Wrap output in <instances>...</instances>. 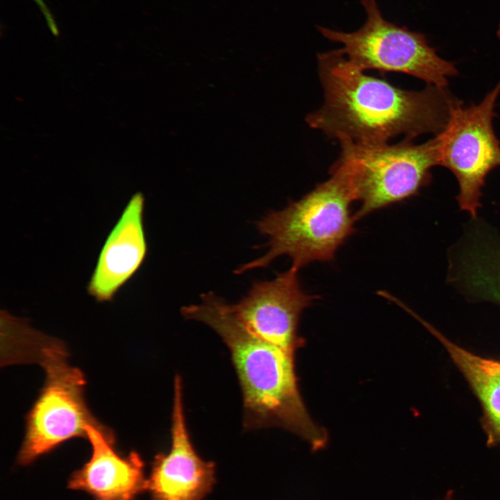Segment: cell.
<instances>
[{
    "instance_id": "8",
    "label": "cell",
    "mask_w": 500,
    "mask_h": 500,
    "mask_svg": "<svg viewBox=\"0 0 500 500\" xmlns=\"http://www.w3.org/2000/svg\"><path fill=\"white\" fill-rule=\"evenodd\" d=\"M298 271L291 267L271 281L253 283L238 302L224 301L227 312L248 331L294 355L302 344L297 335L301 315L317 298L302 289Z\"/></svg>"
},
{
    "instance_id": "1",
    "label": "cell",
    "mask_w": 500,
    "mask_h": 500,
    "mask_svg": "<svg viewBox=\"0 0 500 500\" xmlns=\"http://www.w3.org/2000/svg\"><path fill=\"white\" fill-rule=\"evenodd\" d=\"M323 105L306 122L330 138L360 144L388 143L438 134L456 101L446 88L428 85L415 91L365 74L338 49L318 56Z\"/></svg>"
},
{
    "instance_id": "2",
    "label": "cell",
    "mask_w": 500,
    "mask_h": 500,
    "mask_svg": "<svg viewBox=\"0 0 500 500\" xmlns=\"http://www.w3.org/2000/svg\"><path fill=\"white\" fill-rule=\"evenodd\" d=\"M201 299L199 304L183 306L181 312L210 327L228 348L242 394L244 428H282L306 440L313 451L324 448L328 433L312 419L301 398L294 355L248 331L214 293Z\"/></svg>"
},
{
    "instance_id": "6",
    "label": "cell",
    "mask_w": 500,
    "mask_h": 500,
    "mask_svg": "<svg viewBox=\"0 0 500 500\" xmlns=\"http://www.w3.org/2000/svg\"><path fill=\"white\" fill-rule=\"evenodd\" d=\"M364 24L347 33L317 26L327 40L342 45L338 51L360 69L408 74L428 85L445 88L458 74L453 62L440 57L426 36L387 21L375 0H361Z\"/></svg>"
},
{
    "instance_id": "3",
    "label": "cell",
    "mask_w": 500,
    "mask_h": 500,
    "mask_svg": "<svg viewBox=\"0 0 500 500\" xmlns=\"http://www.w3.org/2000/svg\"><path fill=\"white\" fill-rule=\"evenodd\" d=\"M331 177L317 184L283 210L272 211L256 223L267 237L268 251L262 257L235 269L240 274L265 267L281 256H288L299 269L314 261L333 260L338 248L355 231L351 204L355 200L345 169L337 161Z\"/></svg>"
},
{
    "instance_id": "15",
    "label": "cell",
    "mask_w": 500,
    "mask_h": 500,
    "mask_svg": "<svg viewBox=\"0 0 500 500\" xmlns=\"http://www.w3.org/2000/svg\"><path fill=\"white\" fill-rule=\"evenodd\" d=\"M442 500H454L453 491L452 490H448Z\"/></svg>"
},
{
    "instance_id": "9",
    "label": "cell",
    "mask_w": 500,
    "mask_h": 500,
    "mask_svg": "<svg viewBox=\"0 0 500 500\" xmlns=\"http://www.w3.org/2000/svg\"><path fill=\"white\" fill-rule=\"evenodd\" d=\"M147 480L151 500H203L215 483V463L203 460L192 444L178 374L174 379L170 449L155 456Z\"/></svg>"
},
{
    "instance_id": "10",
    "label": "cell",
    "mask_w": 500,
    "mask_h": 500,
    "mask_svg": "<svg viewBox=\"0 0 500 500\" xmlns=\"http://www.w3.org/2000/svg\"><path fill=\"white\" fill-rule=\"evenodd\" d=\"M86 433L91 456L72 474L69 488L84 491L94 500H133L147 490L144 462L137 453L120 456L114 448L113 433L101 424L89 425Z\"/></svg>"
},
{
    "instance_id": "14",
    "label": "cell",
    "mask_w": 500,
    "mask_h": 500,
    "mask_svg": "<svg viewBox=\"0 0 500 500\" xmlns=\"http://www.w3.org/2000/svg\"><path fill=\"white\" fill-rule=\"evenodd\" d=\"M33 1L38 6L40 11L44 16L47 24L48 26L49 27L52 33L57 35L58 33V28L56 24L55 20H54L53 16L51 15L49 10L48 9V8L45 5L44 2L43 1V0H33Z\"/></svg>"
},
{
    "instance_id": "12",
    "label": "cell",
    "mask_w": 500,
    "mask_h": 500,
    "mask_svg": "<svg viewBox=\"0 0 500 500\" xmlns=\"http://www.w3.org/2000/svg\"><path fill=\"white\" fill-rule=\"evenodd\" d=\"M472 219L450 251L447 279L469 300L500 306V239L488 224Z\"/></svg>"
},
{
    "instance_id": "4",
    "label": "cell",
    "mask_w": 500,
    "mask_h": 500,
    "mask_svg": "<svg viewBox=\"0 0 500 500\" xmlns=\"http://www.w3.org/2000/svg\"><path fill=\"white\" fill-rule=\"evenodd\" d=\"M21 360L37 361L45 372V383L26 419V434L18 456L28 465L64 442L86 438L89 425L100 424L84 399V375L67 361L60 342L31 331L20 351Z\"/></svg>"
},
{
    "instance_id": "5",
    "label": "cell",
    "mask_w": 500,
    "mask_h": 500,
    "mask_svg": "<svg viewBox=\"0 0 500 500\" xmlns=\"http://www.w3.org/2000/svg\"><path fill=\"white\" fill-rule=\"evenodd\" d=\"M340 143L337 161L347 171L355 200L360 202L356 221L418 194L431 183L432 167L438 165L435 138L419 144L408 138L392 144Z\"/></svg>"
},
{
    "instance_id": "16",
    "label": "cell",
    "mask_w": 500,
    "mask_h": 500,
    "mask_svg": "<svg viewBox=\"0 0 500 500\" xmlns=\"http://www.w3.org/2000/svg\"><path fill=\"white\" fill-rule=\"evenodd\" d=\"M497 35H498L499 38H500V23H499V27H498V30H497Z\"/></svg>"
},
{
    "instance_id": "11",
    "label": "cell",
    "mask_w": 500,
    "mask_h": 500,
    "mask_svg": "<svg viewBox=\"0 0 500 500\" xmlns=\"http://www.w3.org/2000/svg\"><path fill=\"white\" fill-rule=\"evenodd\" d=\"M144 203L142 193L133 194L105 240L87 288L98 301L112 300L145 259Z\"/></svg>"
},
{
    "instance_id": "13",
    "label": "cell",
    "mask_w": 500,
    "mask_h": 500,
    "mask_svg": "<svg viewBox=\"0 0 500 500\" xmlns=\"http://www.w3.org/2000/svg\"><path fill=\"white\" fill-rule=\"evenodd\" d=\"M417 319L445 349L481 408L480 424L489 448L500 449V359L474 353L449 339L419 315Z\"/></svg>"
},
{
    "instance_id": "7",
    "label": "cell",
    "mask_w": 500,
    "mask_h": 500,
    "mask_svg": "<svg viewBox=\"0 0 500 500\" xmlns=\"http://www.w3.org/2000/svg\"><path fill=\"white\" fill-rule=\"evenodd\" d=\"M500 82L478 104L451 105L446 126L435 135L438 165L457 179L460 209L477 217L482 188L489 173L500 167V141L492 125Z\"/></svg>"
}]
</instances>
